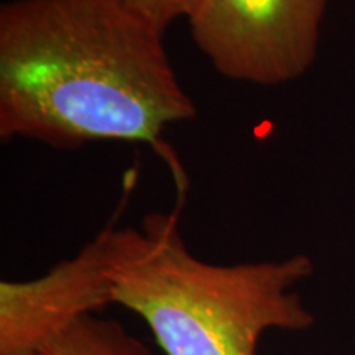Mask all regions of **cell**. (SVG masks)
<instances>
[{"label":"cell","mask_w":355,"mask_h":355,"mask_svg":"<svg viewBox=\"0 0 355 355\" xmlns=\"http://www.w3.org/2000/svg\"><path fill=\"white\" fill-rule=\"evenodd\" d=\"M114 304L104 232L33 279L0 282V355H37L56 334Z\"/></svg>","instance_id":"277c9868"},{"label":"cell","mask_w":355,"mask_h":355,"mask_svg":"<svg viewBox=\"0 0 355 355\" xmlns=\"http://www.w3.org/2000/svg\"><path fill=\"white\" fill-rule=\"evenodd\" d=\"M37 355H153L114 319L87 314L56 334Z\"/></svg>","instance_id":"5b68a950"},{"label":"cell","mask_w":355,"mask_h":355,"mask_svg":"<svg viewBox=\"0 0 355 355\" xmlns=\"http://www.w3.org/2000/svg\"><path fill=\"white\" fill-rule=\"evenodd\" d=\"M102 232L114 304L144 319L166 355H257L268 331L313 327L293 290L314 272L308 255L211 263L186 245L176 212Z\"/></svg>","instance_id":"7a4b0ae2"},{"label":"cell","mask_w":355,"mask_h":355,"mask_svg":"<svg viewBox=\"0 0 355 355\" xmlns=\"http://www.w3.org/2000/svg\"><path fill=\"white\" fill-rule=\"evenodd\" d=\"M162 30L123 0H8L0 7V139L55 150L157 146L196 105Z\"/></svg>","instance_id":"6da1fadb"},{"label":"cell","mask_w":355,"mask_h":355,"mask_svg":"<svg viewBox=\"0 0 355 355\" xmlns=\"http://www.w3.org/2000/svg\"><path fill=\"white\" fill-rule=\"evenodd\" d=\"M327 0H198L191 38L220 76L277 87L318 56Z\"/></svg>","instance_id":"3957f363"},{"label":"cell","mask_w":355,"mask_h":355,"mask_svg":"<svg viewBox=\"0 0 355 355\" xmlns=\"http://www.w3.org/2000/svg\"><path fill=\"white\" fill-rule=\"evenodd\" d=\"M123 2L166 32L173 21L188 19L198 0H123Z\"/></svg>","instance_id":"8992f818"}]
</instances>
